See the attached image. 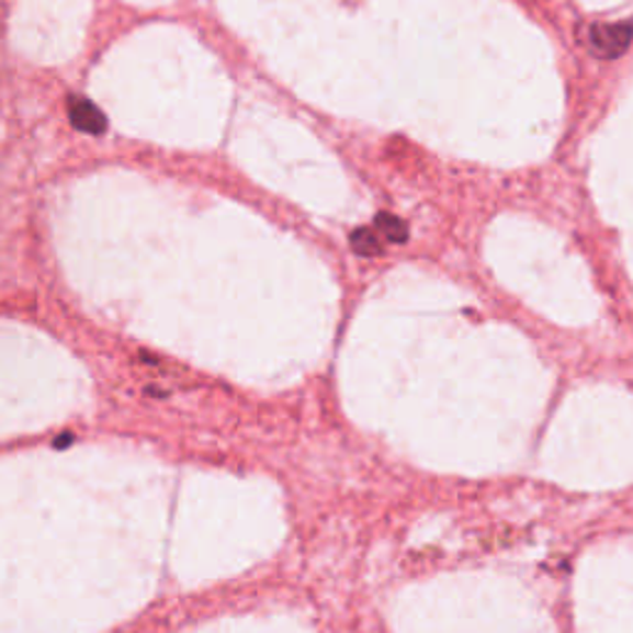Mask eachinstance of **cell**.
<instances>
[{
	"label": "cell",
	"mask_w": 633,
	"mask_h": 633,
	"mask_svg": "<svg viewBox=\"0 0 633 633\" xmlns=\"http://www.w3.org/2000/svg\"><path fill=\"white\" fill-rule=\"evenodd\" d=\"M633 41V23H597L589 27L587 45L594 55L613 60L629 50Z\"/></svg>",
	"instance_id": "obj_1"
},
{
	"label": "cell",
	"mask_w": 633,
	"mask_h": 633,
	"mask_svg": "<svg viewBox=\"0 0 633 633\" xmlns=\"http://www.w3.org/2000/svg\"><path fill=\"white\" fill-rule=\"evenodd\" d=\"M70 122L75 129H80L84 134H102L106 129V120L100 112V106H94L84 97H72L70 102Z\"/></svg>",
	"instance_id": "obj_2"
},
{
	"label": "cell",
	"mask_w": 633,
	"mask_h": 633,
	"mask_svg": "<svg viewBox=\"0 0 633 633\" xmlns=\"http://www.w3.org/2000/svg\"><path fill=\"white\" fill-rule=\"evenodd\" d=\"M376 230L384 233L388 240H406V226L398 218L388 216V213H382V216L376 218Z\"/></svg>",
	"instance_id": "obj_3"
},
{
	"label": "cell",
	"mask_w": 633,
	"mask_h": 633,
	"mask_svg": "<svg viewBox=\"0 0 633 633\" xmlns=\"http://www.w3.org/2000/svg\"><path fill=\"white\" fill-rule=\"evenodd\" d=\"M352 246H354L357 252H362V256H374V252H378L376 233L369 230V228L357 230L354 236H352Z\"/></svg>",
	"instance_id": "obj_4"
}]
</instances>
